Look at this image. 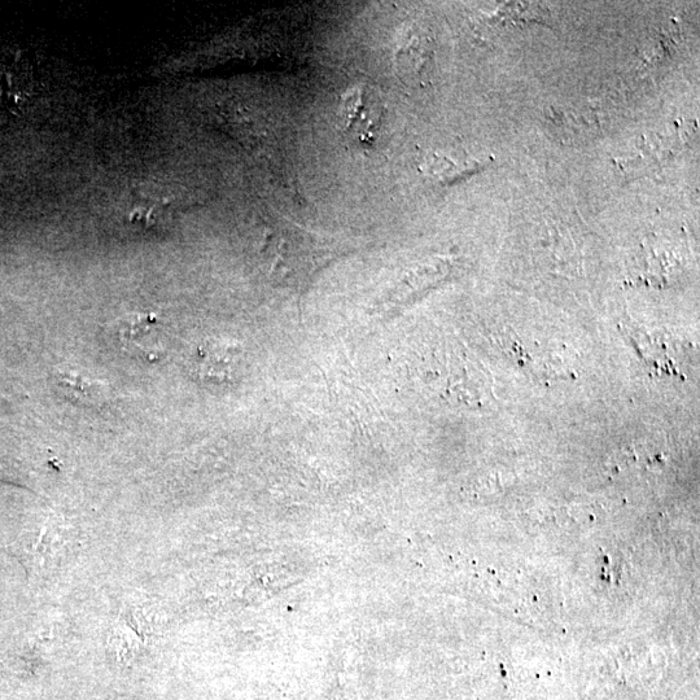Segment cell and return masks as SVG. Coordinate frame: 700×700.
<instances>
[{
  "instance_id": "277c9868",
  "label": "cell",
  "mask_w": 700,
  "mask_h": 700,
  "mask_svg": "<svg viewBox=\"0 0 700 700\" xmlns=\"http://www.w3.org/2000/svg\"><path fill=\"white\" fill-rule=\"evenodd\" d=\"M234 348L221 344H207L200 348L199 371L205 379L225 380L234 363Z\"/></svg>"
},
{
  "instance_id": "7a4b0ae2",
  "label": "cell",
  "mask_w": 700,
  "mask_h": 700,
  "mask_svg": "<svg viewBox=\"0 0 700 700\" xmlns=\"http://www.w3.org/2000/svg\"><path fill=\"white\" fill-rule=\"evenodd\" d=\"M111 327L121 347L131 356L151 363L164 357L163 325L156 314H128Z\"/></svg>"
},
{
  "instance_id": "6da1fadb",
  "label": "cell",
  "mask_w": 700,
  "mask_h": 700,
  "mask_svg": "<svg viewBox=\"0 0 700 700\" xmlns=\"http://www.w3.org/2000/svg\"><path fill=\"white\" fill-rule=\"evenodd\" d=\"M341 108L344 128L350 137L362 146H373L384 117L383 102L378 91L365 85L354 87L345 94Z\"/></svg>"
},
{
  "instance_id": "3957f363",
  "label": "cell",
  "mask_w": 700,
  "mask_h": 700,
  "mask_svg": "<svg viewBox=\"0 0 700 700\" xmlns=\"http://www.w3.org/2000/svg\"><path fill=\"white\" fill-rule=\"evenodd\" d=\"M55 384L68 401L85 408H102L111 396L107 383L70 367L56 370Z\"/></svg>"
}]
</instances>
